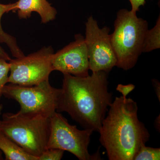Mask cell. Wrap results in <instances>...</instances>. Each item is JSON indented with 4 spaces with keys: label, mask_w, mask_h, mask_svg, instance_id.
Masks as SVG:
<instances>
[{
    "label": "cell",
    "mask_w": 160,
    "mask_h": 160,
    "mask_svg": "<svg viewBox=\"0 0 160 160\" xmlns=\"http://www.w3.org/2000/svg\"><path fill=\"white\" fill-rule=\"evenodd\" d=\"M99 132L100 142L109 160H133L149 141L148 129L139 120L138 106L131 98L116 97Z\"/></svg>",
    "instance_id": "7a4b0ae2"
},
{
    "label": "cell",
    "mask_w": 160,
    "mask_h": 160,
    "mask_svg": "<svg viewBox=\"0 0 160 160\" xmlns=\"http://www.w3.org/2000/svg\"><path fill=\"white\" fill-rule=\"evenodd\" d=\"M160 115H159L155 120L154 122L155 127L158 130H159V131L160 130V126L158 125V124L160 125Z\"/></svg>",
    "instance_id": "44dd1931"
},
{
    "label": "cell",
    "mask_w": 160,
    "mask_h": 160,
    "mask_svg": "<svg viewBox=\"0 0 160 160\" xmlns=\"http://www.w3.org/2000/svg\"><path fill=\"white\" fill-rule=\"evenodd\" d=\"M91 129L80 130L71 125L60 112H56L50 118V129L47 149H58L68 151L80 160H98L99 154H89L88 147Z\"/></svg>",
    "instance_id": "8992f818"
},
{
    "label": "cell",
    "mask_w": 160,
    "mask_h": 160,
    "mask_svg": "<svg viewBox=\"0 0 160 160\" xmlns=\"http://www.w3.org/2000/svg\"><path fill=\"white\" fill-rule=\"evenodd\" d=\"M75 38L74 41L52 54V70L76 77L87 76L89 75V62L85 38L78 34Z\"/></svg>",
    "instance_id": "9c48e42d"
},
{
    "label": "cell",
    "mask_w": 160,
    "mask_h": 160,
    "mask_svg": "<svg viewBox=\"0 0 160 160\" xmlns=\"http://www.w3.org/2000/svg\"><path fill=\"white\" fill-rule=\"evenodd\" d=\"M3 109L2 105H0V115L2 114V111Z\"/></svg>",
    "instance_id": "603a6c76"
},
{
    "label": "cell",
    "mask_w": 160,
    "mask_h": 160,
    "mask_svg": "<svg viewBox=\"0 0 160 160\" xmlns=\"http://www.w3.org/2000/svg\"><path fill=\"white\" fill-rule=\"evenodd\" d=\"M0 150L6 160H38L0 131Z\"/></svg>",
    "instance_id": "8fae6325"
},
{
    "label": "cell",
    "mask_w": 160,
    "mask_h": 160,
    "mask_svg": "<svg viewBox=\"0 0 160 160\" xmlns=\"http://www.w3.org/2000/svg\"><path fill=\"white\" fill-rule=\"evenodd\" d=\"M2 151L0 150V160L4 159L2 157Z\"/></svg>",
    "instance_id": "7402d4cb"
},
{
    "label": "cell",
    "mask_w": 160,
    "mask_h": 160,
    "mask_svg": "<svg viewBox=\"0 0 160 160\" xmlns=\"http://www.w3.org/2000/svg\"><path fill=\"white\" fill-rule=\"evenodd\" d=\"M54 53L51 46L9 61L10 74L8 83L23 86L37 85L49 80L53 71L51 58Z\"/></svg>",
    "instance_id": "52a82bcc"
},
{
    "label": "cell",
    "mask_w": 160,
    "mask_h": 160,
    "mask_svg": "<svg viewBox=\"0 0 160 160\" xmlns=\"http://www.w3.org/2000/svg\"><path fill=\"white\" fill-rule=\"evenodd\" d=\"M110 29L100 28L92 16L86 23L85 42L89 58V70L92 72L108 73L116 66L117 58L111 42Z\"/></svg>",
    "instance_id": "ba28073f"
},
{
    "label": "cell",
    "mask_w": 160,
    "mask_h": 160,
    "mask_svg": "<svg viewBox=\"0 0 160 160\" xmlns=\"http://www.w3.org/2000/svg\"><path fill=\"white\" fill-rule=\"evenodd\" d=\"M160 48V18H158L154 27L146 32L142 47V52H150Z\"/></svg>",
    "instance_id": "4fadbf2b"
},
{
    "label": "cell",
    "mask_w": 160,
    "mask_h": 160,
    "mask_svg": "<svg viewBox=\"0 0 160 160\" xmlns=\"http://www.w3.org/2000/svg\"><path fill=\"white\" fill-rule=\"evenodd\" d=\"M135 88L133 84H130L127 85L118 84L116 88V90L122 93L124 98H127V95L131 92Z\"/></svg>",
    "instance_id": "e0dca14e"
},
{
    "label": "cell",
    "mask_w": 160,
    "mask_h": 160,
    "mask_svg": "<svg viewBox=\"0 0 160 160\" xmlns=\"http://www.w3.org/2000/svg\"><path fill=\"white\" fill-rule=\"evenodd\" d=\"M160 159V148L147 147L143 145L135 155L133 160H158Z\"/></svg>",
    "instance_id": "5bb4252c"
},
{
    "label": "cell",
    "mask_w": 160,
    "mask_h": 160,
    "mask_svg": "<svg viewBox=\"0 0 160 160\" xmlns=\"http://www.w3.org/2000/svg\"><path fill=\"white\" fill-rule=\"evenodd\" d=\"M0 131L31 155L38 158L47 149L50 118L40 114L6 112Z\"/></svg>",
    "instance_id": "277c9868"
},
{
    "label": "cell",
    "mask_w": 160,
    "mask_h": 160,
    "mask_svg": "<svg viewBox=\"0 0 160 160\" xmlns=\"http://www.w3.org/2000/svg\"><path fill=\"white\" fill-rule=\"evenodd\" d=\"M8 61L0 58V98L3 95V90L6 84L8 83L10 64Z\"/></svg>",
    "instance_id": "9a60e30c"
},
{
    "label": "cell",
    "mask_w": 160,
    "mask_h": 160,
    "mask_svg": "<svg viewBox=\"0 0 160 160\" xmlns=\"http://www.w3.org/2000/svg\"><path fill=\"white\" fill-rule=\"evenodd\" d=\"M64 153V151L62 149H47L38 158V160H60Z\"/></svg>",
    "instance_id": "2e32d148"
},
{
    "label": "cell",
    "mask_w": 160,
    "mask_h": 160,
    "mask_svg": "<svg viewBox=\"0 0 160 160\" xmlns=\"http://www.w3.org/2000/svg\"><path fill=\"white\" fill-rule=\"evenodd\" d=\"M63 75L57 112H67L84 129L99 132L112 102L108 73L92 72L84 77Z\"/></svg>",
    "instance_id": "6da1fadb"
},
{
    "label": "cell",
    "mask_w": 160,
    "mask_h": 160,
    "mask_svg": "<svg viewBox=\"0 0 160 160\" xmlns=\"http://www.w3.org/2000/svg\"><path fill=\"white\" fill-rule=\"evenodd\" d=\"M0 58L3 59L8 62H9L11 59L9 55L7 54V52H6L2 48L1 46H0Z\"/></svg>",
    "instance_id": "ffe728a7"
},
{
    "label": "cell",
    "mask_w": 160,
    "mask_h": 160,
    "mask_svg": "<svg viewBox=\"0 0 160 160\" xmlns=\"http://www.w3.org/2000/svg\"><path fill=\"white\" fill-rule=\"evenodd\" d=\"M152 86L154 88L155 92L156 93L159 101H160V84L158 80L153 79L152 81Z\"/></svg>",
    "instance_id": "d6986e66"
},
{
    "label": "cell",
    "mask_w": 160,
    "mask_h": 160,
    "mask_svg": "<svg viewBox=\"0 0 160 160\" xmlns=\"http://www.w3.org/2000/svg\"><path fill=\"white\" fill-rule=\"evenodd\" d=\"M61 89L54 88L49 80L32 86L9 83L3 95L15 100L20 105L19 113L40 114L50 118L57 110Z\"/></svg>",
    "instance_id": "5b68a950"
},
{
    "label": "cell",
    "mask_w": 160,
    "mask_h": 160,
    "mask_svg": "<svg viewBox=\"0 0 160 160\" xmlns=\"http://www.w3.org/2000/svg\"><path fill=\"white\" fill-rule=\"evenodd\" d=\"M114 26L110 38L117 58L116 66L127 71L134 67L142 53L148 23L131 10L121 9L118 12Z\"/></svg>",
    "instance_id": "3957f363"
},
{
    "label": "cell",
    "mask_w": 160,
    "mask_h": 160,
    "mask_svg": "<svg viewBox=\"0 0 160 160\" xmlns=\"http://www.w3.org/2000/svg\"><path fill=\"white\" fill-rule=\"evenodd\" d=\"M20 19L30 17L32 12H37L42 23H46L55 19L57 11L47 0H18L16 10Z\"/></svg>",
    "instance_id": "30bf717a"
},
{
    "label": "cell",
    "mask_w": 160,
    "mask_h": 160,
    "mask_svg": "<svg viewBox=\"0 0 160 160\" xmlns=\"http://www.w3.org/2000/svg\"><path fill=\"white\" fill-rule=\"evenodd\" d=\"M146 0H129L131 5V11L136 13L139 11L140 7L144 6Z\"/></svg>",
    "instance_id": "ac0fdd59"
},
{
    "label": "cell",
    "mask_w": 160,
    "mask_h": 160,
    "mask_svg": "<svg viewBox=\"0 0 160 160\" xmlns=\"http://www.w3.org/2000/svg\"><path fill=\"white\" fill-rule=\"evenodd\" d=\"M16 2L12 4H0V43L6 44L10 49L12 55L15 58H19L22 57L25 55L18 46L15 38L5 32L1 25V20L3 15L10 11L16 12Z\"/></svg>",
    "instance_id": "7c38bea8"
}]
</instances>
